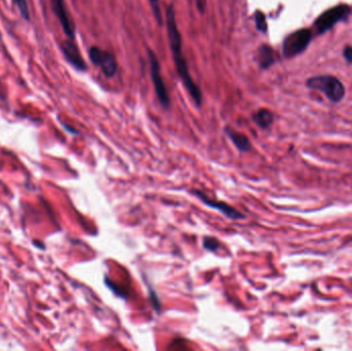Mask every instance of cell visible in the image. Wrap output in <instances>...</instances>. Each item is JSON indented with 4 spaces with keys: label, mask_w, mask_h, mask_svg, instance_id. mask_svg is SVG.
<instances>
[{
    "label": "cell",
    "mask_w": 352,
    "mask_h": 351,
    "mask_svg": "<svg viewBox=\"0 0 352 351\" xmlns=\"http://www.w3.org/2000/svg\"><path fill=\"white\" fill-rule=\"evenodd\" d=\"M307 87L317 90L332 102H340L345 96V88L341 80L332 75H317L307 80Z\"/></svg>",
    "instance_id": "2"
},
{
    "label": "cell",
    "mask_w": 352,
    "mask_h": 351,
    "mask_svg": "<svg viewBox=\"0 0 352 351\" xmlns=\"http://www.w3.org/2000/svg\"><path fill=\"white\" fill-rule=\"evenodd\" d=\"M254 122L262 129H267L271 125H272L274 121V115L271 113L269 110L263 109L258 111L256 114L253 116Z\"/></svg>",
    "instance_id": "12"
},
{
    "label": "cell",
    "mask_w": 352,
    "mask_h": 351,
    "mask_svg": "<svg viewBox=\"0 0 352 351\" xmlns=\"http://www.w3.org/2000/svg\"><path fill=\"white\" fill-rule=\"evenodd\" d=\"M192 194H194L197 198H199L208 207H210L212 209L220 210L225 215V217H227L230 220L238 221V220H241V219H244V215H243L242 213H240L237 209H235L231 205L227 204L226 202L216 201V200L210 199L203 192L197 191V190H193Z\"/></svg>",
    "instance_id": "7"
},
{
    "label": "cell",
    "mask_w": 352,
    "mask_h": 351,
    "mask_svg": "<svg viewBox=\"0 0 352 351\" xmlns=\"http://www.w3.org/2000/svg\"><path fill=\"white\" fill-rule=\"evenodd\" d=\"M52 7L53 11L55 13L56 17L58 18L62 29L64 33L66 34L67 38L74 40L75 39V27L74 23L71 20L65 6L64 0H52Z\"/></svg>",
    "instance_id": "9"
},
{
    "label": "cell",
    "mask_w": 352,
    "mask_h": 351,
    "mask_svg": "<svg viewBox=\"0 0 352 351\" xmlns=\"http://www.w3.org/2000/svg\"><path fill=\"white\" fill-rule=\"evenodd\" d=\"M311 38L312 33L309 29H300L286 36L282 45L284 57L290 59L300 55L307 48Z\"/></svg>",
    "instance_id": "4"
},
{
    "label": "cell",
    "mask_w": 352,
    "mask_h": 351,
    "mask_svg": "<svg viewBox=\"0 0 352 351\" xmlns=\"http://www.w3.org/2000/svg\"><path fill=\"white\" fill-rule=\"evenodd\" d=\"M196 6L200 14H203L205 12V6H206L205 0H196Z\"/></svg>",
    "instance_id": "18"
},
{
    "label": "cell",
    "mask_w": 352,
    "mask_h": 351,
    "mask_svg": "<svg viewBox=\"0 0 352 351\" xmlns=\"http://www.w3.org/2000/svg\"><path fill=\"white\" fill-rule=\"evenodd\" d=\"M225 133L227 136L231 139V141L234 143V145L240 151V152H248L252 147V143L249 139L246 137V135L242 134L240 132L235 131L234 129H231L230 127L225 128Z\"/></svg>",
    "instance_id": "10"
},
{
    "label": "cell",
    "mask_w": 352,
    "mask_h": 351,
    "mask_svg": "<svg viewBox=\"0 0 352 351\" xmlns=\"http://www.w3.org/2000/svg\"><path fill=\"white\" fill-rule=\"evenodd\" d=\"M351 14L350 7L346 5H340L338 7H334L324 13H322L314 22V26L318 34H322L327 32L334 25L347 19V17Z\"/></svg>",
    "instance_id": "5"
},
{
    "label": "cell",
    "mask_w": 352,
    "mask_h": 351,
    "mask_svg": "<svg viewBox=\"0 0 352 351\" xmlns=\"http://www.w3.org/2000/svg\"><path fill=\"white\" fill-rule=\"evenodd\" d=\"M148 3H149L150 9L153 11L154 17H155L158 25L162 26L164 23V18H163V15H162V12H161L160 0H148Z\"/></svg>",
    "instance_id": "13"
},
{
    "label": "cell",
    "mask_w": 352,
    "mask_h": 351,
    "mask_svg": "<svg viewBox=\"0 0 352 351\" xmlns=\"http://www.w3.org/2000/svg\"><path fill=\"white\" fill-rule=\"evenodd\" d=\"M60 48L62 51V54L64 55L66 61L74 67L78 71H86L88 69L87 63L83 59V56L80 55L79 49L77 45L75 44L74 40L67 39L61 42Z\"/></svg>",
    "instance_id": "8"
},
{
    "label": "cell",
    "mask_w": 352,
    "mask_h": 351,
    "mask_svg": "<svg viewBox=\"0 0 352 351\" xmlns=\"http://www.w3.org/2000/svg\"><path fill=\"white\" fill-rule=\"evenodd\" d=\"M220 244L219 241L216 240L214 237H204L203 238V247L208 250V252H215L216 249L219 248Z\"/></svg>",
    "instance_id": "16"
},
{
    "label": "cell",
    "mask_w": 352,
    "mask_h": 351,
    "mask_svg": "<svg viewBox=\"0 0 352 351\" xmlns=\"http://www.w3.org/2000/svg\"><path fill=\"white\" fill-rule=\"evenodd\" d=\"M148 56V62H149V69H150V77L154 84V88L156 91V95L158 97V100L160 104L164 107V109H169L170 107V96L168 93V90L166 88V85L164 83L163 76L161 73V66L160 62L158 60V57L154 51L148 49L147 52Z\"/></svg>",
    "instance_id": "3"
},
{
    "label": "cell",
    "mask_w": 352,
    "mask_h": 351,
    "mask_svg": "<svg viewBox=\"0 0 352 351\" xmlns=\"http://www.w3.org/2000/svg\"><path fill=\"white\" fill-rule=\"evenodd\" d=\"M276 61L275 52L270 45L262 44L258 49V62L261 68L267 69Z\"/></svg>",
    "instance_id": "11"
},
{
    "label": "cell",
    "mask_w": 352,
    "mask_h": 351,
    "mask_svg": "<svg viewBox=\"0 0 352 351\" xmlns=\"http://www.w3.org/2000/svg\"><path fill=\"white\" fill-rule=\"evenodd\" d=\"M89 57L95 66L100 67L105 76L113 77L118 72V62L112 52L94 45L89 49Z\"/></svg>",
    "instance_id": "6"
},
{
    "label": "cell",
    "mask_w": 352,
    "mask_h": 351,
    "mask_svg": "<svg viewBox=\"0 0 352 351\" xmlns=\"http://www.w3.org/2000/svg\"><path fill=\"white\" fill-rule=\"evenodd\" d=\"M166 25L169 45L173 56L175 69L189 96L192 97L193 101L197 106H200L202 104V92L200 88L196 85L191 73H189L186 60L183 56L181 35L178 30L175 12L172 5H168L166 7Z\"/></svg>",
    "instance_id": "1"
},
{
    "label": "cell",
    "mask_w": 352,
    "mask_h": 351,
    "mask_svg": "<svg viewBox=\"0 0 352 351\" xmlns=\"http://www.w3.org/2000/svg\"><path fill=\"white\" fill-rule=\"evenodd\" d=\"M343 56L347 62L352 64V46H346L343 51Z\"/></svg>",
    "instance_id": "17"
},
{
    "label": "cell",
    "mask_w": 352,
    "mask_h": 351,
    "mask_svg": "<svg viewBox=\"0 0 352 351\" xmlns=\"http://www.w3.org/2000/svg\"><path fill=\"white\" fill-rule=\"evenodd\" d=\"M13 2L18 8L22 18L26 21H30V13H29L28 5H27L26 0H13Z\"/></svg>",
    "instance_id": "15"
},
{
    "label": "cell",
    "mask_w": 352,
    "mask_h": 351,
    "mask_svg": "<svg viewBox=\"0 0 352 351\" xmlns=\"http://www.w3.org/2000/svg\"><path fill=\"white\" fill-rule=\"evenodd\" d=\"M255 22H256V26L257 29L262 32V33H266L268 30V24H267V20H266V16L263 12L261 11H257L255 14Z\"/></svg>",
    "instance_id": "14"
}]
</instances>
